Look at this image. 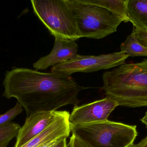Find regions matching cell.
Instances as JSON below:
<instances>
[{"label":"cell","mask_w":147,"mask_h":147,"mask_svg":"<svg viewBox=\"0 0 147 147\" xmlns=\"http://www.w3.org/2000/svg\"><path fill=\"white\" fill-rule=\"evenodd\" d=\"M129 57L121 51L98 56L78 55L74 59L52 66L51 72L71 76L75 72H88L120 66Z\"/></svg>","instance_id":"cell-6"},{"label":"cell","mask_w":147,"mask_h":147,"mask_svg":"<svg viewBox=\"0 0 147 147\" xmlns=\"http://www.w3.org/2000/svg\"><path fill=\"white\" fill-rule=\"evenodd\" d=\"M3 85V96L16 98L25 109L27 117L37 112L57 111L69 104L78 105V95L85 89L71 76L27 68L7 72Z\"/></svg>","instance_id":"cell-1"},{"label":"cell","mask_w":147,"mask_h":147,"mask_svg":"<svg viewBox=\"0 0 147 147\" xmlns=\"http://www.w3.org/2000/svg\"><path fill=\"white\" fill-rule=\"evenodd\" d=\"M68 111H61L58 118L38 135L20 147H40L56 140L69 136L71 126Z\"/></svg>","instance_id":"cell-10"},{"label":"cell","mask_w":147,"mask_h":147,"mask_svg":"<svg viewBox=\"0 0 147 147\" xmlns=\"http://www.w3.org/2000/svg\"><path fill=\"white\" fill-rule=\"evenodd\" d=\"M128 13L136 29L147 31V0H129Z\"/></svg>","instance_id":"cell-11"},{"label":"cell","mask_w":147,"mask_h":147,"mask_svg":"<svg viewBox=\"0 0 147 147\" xmlns=\"http://www.w3.org/2000/svg\"><path fill=\"white\" fill-rule=\"evenodd\" d=\"M66 138H63L59 140L57 143L53 145L52 147H67L68 145L67 144Z\"/></svg>","instance_id":"cell-18"},{"label":"cell","mask_w":147,"mask_h":147,"mask_svg":"<svg viewBox=\"0 0 147 147\" xmlns=\"http://www.w3.org/2000/svg\"><path fill=\"white\" fill-rule=\"evenodd\" d=\"M78 45L75 41L56 37L55 43L50 54L40 58L33 64L38 70H45L51 66L63 63L77 58Z\"/></svg>","instance_id":"cell-9"},{"label":"cell","mask_w":147,"mask_h":147,"mask_svg":"<svg viewBox=\"0 0 147 147\" xmlns=\"http://www.w3.org/2000/svg\"><path fill=\"white\" fill-rule=\"evenodd\" d=\"M68 147H92L81 140L74 135L72 134Z\"/></svg>","instance_id":"cell-16"},{"label":"cell","mask_w":147,"mask_h":147,"mask_svg":"<svg viewBox=\"0 0 147 147\" xmlns=\"http://www.w3.org/2000/svg\"><path fill=\"white\" fill-rule=\"evenodd\" d=\"M77 23L81 38L103 39L117 31L122 22L105 8L81 0H65Z\"/></svg>","instance_id":"cell-4"},{"label":"cell","mask_w":147,"mask_h":147,"mask_svg":"<svg viewBox=\"0 0 147 147\" xmlns=\"http://www.w3.org/2000/svg\"><path fill=\"white\" fill-rule=\"evenodd\" d=\"M61 111L37 112L27 117L23 126L19 130L14 147H20L38 135L52 124Z\"/></svg>","instance_id":"cell-8"},{"label":"cell","mask_w":147,"mask_h":147,"mask_svg":"<svg viewBox=\"0 0 147 147\" xmlns=\"http://www.w3.org/2000/svg\"><path fill=\"white\" fill-rule=\"evenodd\" d=\"M118 106L116 102L107 97L87 104L76 105L70 114V124H88L106 121Z\"/></svg>","instance_id":"cell-7"},{"label":"cell","mask_w":147,"mask_h":147,"mask_svg":"<svg viewBox=\"0 0 147 147\" xmlns=\"http://www.w3.org/2000/svg\"><path fill=\"white\" fill-rule=\"evenodd\" d=\"M103 86L107 97L118 106L147 107V59L139 63L125 64L104 72Z\"/></svg>","instance_id":"cell-2"},{"label":"cell","mask_w":147,"mask_h":147,"mask_svg":"<svg viewBox=\"0 0 147 147\" xmlns=\"http://www.w3.org/2000/svg\"><path fill=\"white\" fill-rule=\"evenodd\" d=\"M141 121L142 123L144 124L147 128V111L145 114L144 116L142 118Z\"/></svg>","instance_id":"cell-20"},{"label":"cell","mask_w":147,"mask_h":147,"mask_svg":"<svg viewBox=\"0 0 147 147\" xmlns=\"http://www.w3.org/2000/svg\"><path fill=\"white\" fill-rule=\"evenodd\" d=\"M21 127L18 123L9 122L0 127V147H7L10 142L17 137Z\"/></svg>","instance_id":"cell-14"},{"label":"cell","mask_w":147,"mask_h":147,"mask_svg":"<svg viewBox=\"0 0 147 147\" xmlns=\"http://www.w3.org/2000/svg\"><path fill=\"white\" fill-rule=\"evenodd\" d=\"M121 49L129 57H147V47L142 45L138 40L134 27L126 40L121 44Z\"/></svg>","instance_id":"cell-13"},{"label":"cell","mask_w":147,"mask_h":147,"mask_svg":"<svg viewBox=\"0 0 147 147\" xmlns=\"http://www.w3.org/2000/svg\"><path fill=\"white\" fill-rule=\"evenodd\" d=\"M34 11L54 38L76 41L81 38L65 0H32Z\"/></svg>","instance_id":"cell-5"},{"label":"cell","mask_w":147,"mask_h":147,"mask_svg":"<svg viewBox=\"0 0 147 147\" xmlns=\"http://www.w3.org/2000/svg\"></svg>","instance_id":"cell-21"},{"label":"cell","mask_w":147,"mask_h":147,"mask_svg":"<svg viewBox=\"0 0 147 147\" xmlns=\"http://www.w3.org/2000/svg\"><path fill=\"white\" fill-rule=\"evenodd\" d=\"M70 126L72 134L92 147H131L138 135L136 125L108 120Z\"/></svg>","instance_id":"cell-3"},{"label":"cell","mask_w":147,"mask_h":147,"mask_svg":"<svg viewBox=\"0 0 147 147\" xmlns=\"http://www.w3.org/2000/svg\"><path fill=\"white\" fill-rule=\"evenodd\" d=\"M136 36L140 43L147 47V31L137 30L135 28Z\"/></svg>","instance_id":"cell-17"},{"label":"cell","mask_w":147,"mask_h":147,"mask_svg":"<svg viewBox=\"0 0 147 147\" xmlns=\"http://www.w3.org/2000/svg\"><path fill=\"white\" fill-rule=\"evenodd\" d=\"M84 2L102 7L120 18L122 22H129L128 13L129 0H81Z\"/></svg>","instance_id":"cell-12"},{"label":"cell","mask_w":147,"mask_h":147,"mask_svg":"<svg viewBox=\"0 0 147 147\" xmlns=\"http://www.w3.org/2000/svg\"><path fill=\"white\" fill-rule=\"evenodd\" d=\"M22 107L17 102L13 108L3 114H0V127L11 122L15 118L22 112Z\"/></svg>","instance_id":"cell-15"},{"label":"cell","mask_w":147,"mask_h":147,"mask_svg":"<svg viewBox=\"0 0 147 147\" xmlns=\"http://www.w3.org/2000/svg\"><path fill=\"white\" fill-rule=\"evenodd\" d=\"M131 147H147V135L139 143L137 144H134Z\"/></svg>","instance_id":"cell-19"}]
</instances>
